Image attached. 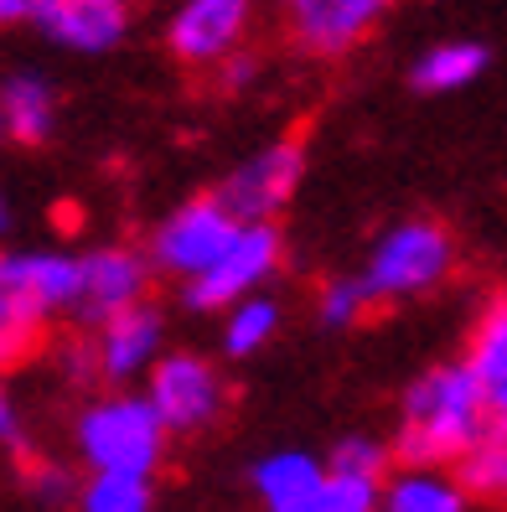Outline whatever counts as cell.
Returning a JSON list of instances; mask_svg holds the SVG:
<instances>
[{"mask_svg":"<svg viewBox=\"0 0 507 512\" xmlns=\"http://www.w3.org/2000/svg\"><path fill=\"white\" fill-rule=\"evenodd\" d=\"M238 228H244V218H238L218 192H202V197H187L171 218L156 223L145 254H151L156 275L192 285L197 275H207V269L218 264V254L238 238Z\"/></svg>","mask_w":507,"mask_h":512,"instance_id":"277c9868","label":"cell"},{"mask_svg":"<svg viewBox=\"0 0 507 512\" xmlns=\"http://www.w3.org/2000/svg\"><path fill=\"white\" fill-rule=\"evenodd\" d=\"M389 456H394V450L378 445L373 435H347V440H337L332 456H326V466H332V471H352V476L389 481Z\"/></svg>","mask_w":507,"mask_h":512,"instance_id":"7402d4cb","label":"cell"},{"mask_svg":"<svg viewBox=\"0 0 507 512\" xmlns=\"http://www.w3.org/2000/svg\"><path fill=\"white\" fill-rule=\"evenodd\" d=\"M0 140H11V135H6V109H0Z\"/></svg>","mask_w":507,"mask_h":512,"instance_id":"f1b7e54d","label":"cell"},{"mask_svg":"<svg viewBox=\"0 0 507 512\" xmlns=\"http://www.w3.org/2000/svg\"><path fill=\"white\" fill-rule=\"evenodd\" d=\"M32 26L68 52H114L130 37V0H37Z\"/></svg>","mask_w":507,"mask_h":512,"instance_id":"7c38bea8","label":"cell"},{"mask_svg":"<svg viewBox=\"0 0 507 512\" xmlns=\"http://www.w3.org/2000/svg\"><path fill=\"white\" fill-rule=\"evenodd\" d=\"M94 373L109 378V383H135L145 378L161 357H166V321L151 300H140V306L109 316L104 326H94Z\"/></svg>","mask_w":507,"mask_h":512,"instance_id":"8fae6325","label":"cell"},{"mask_svg":"<svg viewBox=\"0 0 507 512\" xmlns=\"http://www.w3.org/2000/svg\"><path fill=\"white\" fill-rule=\"evenodd\" d=\"M497 497L507 502V445H502V487H497Z\"/></svg>","mask_w":507,"mask_h":512,"instance_id":"83f0119b","label":"cell"},{"mask_svg":"<svg viewBox=\"0 0 507 512\" xmlns=\"http://www.w3.org/2000/svg\"><path fill=\"white\" fill-rule=\"evenodd\" d=\"M487 435L492 419L466 363H435L404 388L394 430V456L404 466H461Z\"/></svg>","mask_w":507,"mask_h":512,"instance_id":"6da1fadb","label":"cell"},{"mask_svg":"<svg viewBox=\"0 0 507 512\" xmlns=\"http://www.w3.org/2000/svg\"><path fill=\"white\" fill-rule=\"evenodd\" d=\"M166 419L145 394H104L78 414V456L88 471H114V476H145L151 481L166 456Z\"/></svg>","mask_w":507,"mask_h":512,"instance_id":"7a4b0ae2","label":"cell"},{"mask_svg":"<svg viewBox=\"0 0 507 512\" xmlns=\"http://www.w3.org/2000/svg\"><path fill=\"white\" fill-rule=\"evenodd\" d=\"M78 512H151V481L88 471V481L78 487Z\"/></svg>","mask_w":507,"mask_h":512,"instance_id":"ffe728a7","label":"cell"},{"mask_svg":"<svg viewBox=\"0 0 507 512\" xmlns=\"http://www.w3.org/2000/svg\"><path fill=\"white\" fill-rule=\"evenodd\" d=\"M378 502H383V481H378V476L332 471V487H326V512H378Z\"/></svg>","mask_w":507,"mask_h":512,"instance_id":"603a6c76","label":"cell"},{"mask_svg":"<svg viewBox=\"0 0 507 512\" xmlns=\"http://www.w3.org/2000/svg\"><path fill=\"white\" fill-rule=\"evenodd\" d=\"M0 440H16V409L6 399V388H0Z\"/></svg>","mask_w":507,"mask_h":512,"instance_id":"484cf974","label":"cell"},{"mask_svg":"<svg viewBox=\"0 0 507 512\" xmlns=\"http://www.w3.org/2000/svg\"><path fill=\"white\" fill-rule=\"evenodd\" d=\"M461 363L471 368L476 388H482V404L492 419V435H507V290H497L482 316H476Z\"/></svg>","mask_w":507,"mask_h":512,"instance_id":"5bb4252c","label":"cell"},{"mask_svg":"<svg viewBox=\"0 0 507 512\" xmlns=\"http://www.w3.org/2000/svg\"><path fill=\"white\" fill-rule=\"evenodd\" d=\"M275 331H280V306L259 290V295H249V300H238V306L223 311V352L228 357H254Z\"/></svg>","mask_w":507,"mask_h":512,"instance_id":"d6986e66","label":"cell"},{"mask_svg":"<svg viewBox=\"0 0 507 512\" xmlns=\"http://www.w3.org/2000/svg\"><path fill=\"white\" fill-rule=\"evenodd\" d=\"M249 481H254V497L264 502V512H326L332 466L306 456V450H270Z\"/></svg>","mask_w":507,"mask_h":512,"instance_id":"4fadbf2b","label":"cell"},{"mask_svg":"<svg viewBox=\"0 0 507 512\" xmlns=\"http://www.w3.org/2000/svg\"><path fill=\"white\" fill-rule=\"evenodd\" d=\"M145 399L156 404V414L166 419L171 435H197L207 430L228 404V388L218 378V368L197 352H166L161 363L145 373Z\"/></svg>","mask_w":507,"mask_h":512,"instance_id":"8992f818","label":"cell"},{"mask_svg":"<svg viewBox=\"0 0 507 512\" xmlns=\"http://www.w3.org/2000/svg\"><path fill=\"white\" fill-rule=\"evenodd\" d=\"M373 306H378V300L363 285V275H357V280H332V285H321V295H316V316H321V326H332V331L357 326Z\"/></svg>","mask_w":507,"mask_h":512,"instance_id":"44dd1931","label":"cell"},{"mask_svg":"<svg viewBox=\"0 0 507 512\" xmlns=\"http://www.w3.org/2000/svg\"><path fill=\"white\" fill-rule=\"evenodd\" d=\"M78 269H83V280H78V311H73V321H83L88 331L104 326L119 311L140 306L145 290H151V275H156L151 254L125 249V244H104V249L78 254Z\"/></svg>","mask_w":507,"mask_h":512,"instance_id":"9c48e42d","label":"cell"},{"mask_svg":"<svg viewBox=\"0 0 507 512\" xmlns=\"http://www.w3.org/2000/svg\"><path fill=\"white\" fill-rule=\"evenodd\" d=\"M466 502H471L466 481L445 466H399L383 481L378 512H466Z\"/></svg>","mask_w":507,"mask_h":512,"instance_id":"2e32d148","label":"cell"},{"mask_svg":"<svg viewBox=\"0 0 507 512\" xmlns=\"http://www.w3.org/2000/svg\"><path fill=\"white\" fill-rule=\"evenodd\" d=\"M254 21V0H182L166 26V52L182 68L213 73L233 52H244Z\"/></svg>","mask_w":507,"mask_h":512,"instance_id":"52a82bcc","label":"cell"},{"mask_svg":"<svg viewBox=\"0 0 507 512\" xmlns=\"http://www.w3.org/2000/svg\"><path fill=\"white\" fill-rule=\"evenodd\" d=\"M37 0H0V26H16V21H32Z\"/></svg>","mask_w":507,"mask_h":512,"instance_id":"d4e9b609","label":"cell"},{"mask_svg":"<svg viewBox=\"0 0 507 512\" xmlns=\"http://www.w3.org/2000/svg\"><path fill=\"white\" fill-rule=\"evenodd\" d=\"M280 254H285V244H280L275 223H244L233 244L218 254V264L187 285V306L192 311H228L238 300L259 295L275 280Z\"/></svg>","mask_w":507,"mask_h":512,"instance_id":"5b68a950","label":"cell"},{"mask_svg":"<svg viewBox=\"0 0 507 512\" xmlns=\"http://www.w3.org/2000/svg\"><path fill=\"white\" fill-rule=\"evenodd\" d=\"M254 73H259V63H254V57H249V52H233L228 63H218V68H213V83L233 94V88H238V83H249Z\"/></svg>","mask_w":507,"mask_h":512,"instance_id":"cb8c5ba5","label":"cell"},{"mask_svg":"<svg viewBox=\"0 0 507 512\" xmlns=\"http://www.w3.org/2000/svg\"><path fill=\"white\" fill-rule=\"evenodd\" d=\"M301 176H306V145L301 140H275V145L254 150V156L218 187V197L244 223H270L280 207L295 197Z\"/></svg>","mask_w":507,"mask_h":512,"instance_id":"30bf717a","label":"cell"},{"mask_svg":"<svg viewBox=\"0 0 507 512\" xmlns=\"http://www.w3.org/2000/svg\"><path fill=\"white\" fill-rule=\"evenodd\" d=\"M389 11L394 0H285V37L306 57H347Z\"/></svg>","mask_w":507,"mask_h":512,"instance_id":"ba28073f","label":"cell"},{"mask_svg":"<svg viewBox=\"0 0 507 512\" xmlns=\"http://www.w3.org/2000/svg\"><path fill=\"white\" fill-rule=\"evenodd\" d=\"M0 109H6V135L21 145H47L57 130V88L32 68L0 83Z\"/></svg>","mask_w":507,"mask_h":512,"instance_id":"e0dca14e","label":"cell"},{"mask_svg":"<svg viewBox=\"0 0 507 512\" xmlns=\"http://www.w3.org/2000/svg\"><path fill=\"white\" fill-rule=\"evenodd\" d=\"M451 269H456L451 233H445L440 223H430V218H409V223H394L373 244V254L363 264V285L383 306V300L430 295L435 285L451 280Z\"/></svg>","mask_w":507,"mask_h":512,"instance_id":"3957f363","label":"cell"},{"mask_svg":"<svg viewBox=\"0 0 507 512\" xmlns=\"http://www.w3.org/2000/svg\"><path fill=\"white\" fill-rule=\"evenodd\" d=\"M47 321H52V311L37 300V290L26 285L16 254H0V373L26 363V357L42 347Z\"/></svg>","mask_w":507,"mask_h":512,"instance_id":"9a60e30c","label":"cell"},{"mask_svg":"<svg viewBox=\"0 0 507 512\" xmlns=\"http://www.w3.org/2000/svg\"><path fill=\"white\" fill-rule=\"evenodd\" d=\"M482 73H487V47L451 37V42H435L414 57L409 83L420 88V94H461V88H471Z\"/></svg>","mask_w":507,"mask_h":512,"instance_id":"ac0fdd59","label":"cell"},{"mask_svg":"<svg viewBox=\"0 0 507 512\" xmlns=\"http://www.w3.org/2000/svg\"><path fill=\"white\" fill-rule=\"evenodd\" d=\"M6 228H11V202L0 197V238H6Z\"/></svg>","mask_w":507,"mask_h":512,"instance_id":"4316f807","label":"cell"}]
</instances>
